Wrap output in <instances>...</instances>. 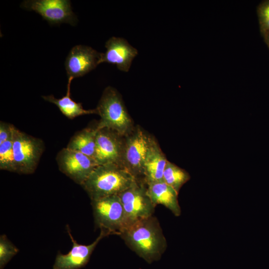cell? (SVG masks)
<instances>
[{"mask_svg": "<svg viewBox=\"0 0 269 269\" xmlns=\"http://www.w3.org/2000/svg\"><path fill=\"white\" fill-rule=\"evenodd\" d=\"M20 6L34 11L52 25L67 23L75 25L77 21L69 0H26Z\"/></svg>", "mask_w": 269, "mask_h": 269, "instance_id": "8", "label": "cell"}, {"mask_svg": "<svg viewBox=\"0 0 269 269\" xmlns=\"http://www.w3.org/2000/svg\"><path fill=\"white\" fill-rule=\"evenodd\" d=\"M12 138L0 144V169L15 172Z\"/></svg>", "mask_w": 269, "mask_h": 269, "instance_id": "19", "label": "cell"}, {"mask_svg": "<svg viewBox=\"0 0 269 269\" xmlns=\"http://www.w3.org/2000/svg\"><path fill=\"white\" fill-rule=\"evenodd\" d=\"M106 51L101 53L100 64L108 63L115 64L123 72L129 71L132 63L138 54L137 49L122 37L113 36L105 43Z\"/></svg>", "mask_w": 269, "mask_h": 269, "instance_id": "13", "label": "cell"}, {"mask_svg": "<svg viewBox=\"0 0 269 269\" xmlns=\"http://www.w3.org/2000/svg\"><path fill=\"white\" fill-rule=\"evenodd\" d=\"M95 224L107 236L120 235L125 228L123 204L118 195L91 200Z\"/></svg>", "mask_w": 269, "mask_h": 269, "instance_id": "5", "label": "cell"}, {"mask_svg": "<svg viewBox=\"0 0 269 269\" xmlns=\"http://www.w3.org/2000/svg\"><path fill=\"white\" fill-rule=\"evenodd\" d=\"M96 110L101 118L98 129L108 128L125 136L135 127L121 95L111 86L104 90Z\"/></svg>", "mask_w": 269, "mask_h": 269, "instance_id": "3", "label": "cell"}, {"mask_svg": "<svg viewBox=\"0 0 269 269\" xmlns=\"http://www.w3.org/2000/svg\"><path fill=\"white\" fill-rule=\"evenodd\" d=\"M14 126L3 122L0 123V144L13 136Z\"/></svg>", "mask_w": 269, "mask_h": 269, "instance_id": "22", "label": "cell"}, {"mask_svg": "<svg viewBox=\"0 0 269 269\" xmlns=\"http://www.w3.org/2000/svg\"><path fill=\"white\" fill-rule=\"evenodd\" d=\"M124 137L108 128L98 129L93 157L98 165L115 163L122 166Z\"/></svg>", "mask_w": 269, "mask_h": 269, "instance_id": "10", "label": "cell"}, {"mask_svg": "<svg viewBox=\"0 0 269 269\" xmlns=\"http://www.w3.org/2000/svg\"><path fill=\"white\" fill-rule=\"evenodd\" d=\"M97 131V125L94 127H88L77 132L72 137L66 147L93 158Z\"/></svg>", "mask_w": 269, "mask_h": 269, "instance_id": "17", "label": "cell"}, {"mask_svg": "<svg viewBox=\"0 0 269 269\" xmlns=\"http://www.w3.org/2000/svg\"><path fill=\"white\" fill-rule=\"evenodd\" d=\"M73 79H68L66 95L60 99L56 98L53 95L42 96L45 101L55 104L60 112L67 118L73 119L84 115L96 114V109L85 110L81 103H77L73 100L70 96L71 83Z\"/></svg>", "mask_w": 269, "mask_h": 269, "instance_id": "16", "label": "cell"}, {"mask_svg": "<svg viewBox=\"0 0 269 269\" xmlns=\"http://www.w3.org/2000/svg\"><path fill=\"white\" fill-rule=\"evenodd\" d=\"M12 140L15 172L26 174L33 173L44 150L42 140L15 127Z\"/></svg>", "mask_w": 269, "mask_h": 269, "instance_id": "6", "label": "cell"}, {"mask_svg": "<svg viewBox=\"0 0 269 269\" xmlns=\"http://www.w3.org/2000/svg\"><path fill=\"white\" fill-rule=\"evenodd\" d=\"M101 53L88 46L78 45L72 48L65 66L68 78L82 77L100 64Z\"/></svg>", "mask_w": 269, "mask_h": 269, "instance_id": "11", "label": "cell"}, {"mask_svg": "<svg viewBox=\"0 0 269 269\" xmlns=\"http://www.w3.org/2000/svg\"><path fill=\"white\" fill-rule=\"evenodd\" d=\"M148 196L156 206L162 205L168 209L175 216H179L181 211L178 200V193L163 180L146 184Z\"/></svg>", "mask_w": 269, "mask_h": 269, "instance_id": "14", "label": "cell"}, {"mask_svg": "<svg viewBox=\"0 0 269 269\" xmlns=\"http://www.w3.org/2000/svg\"><path fill=\"white\" fill-rule=\"evenodd\" d=\"M264 36L265 39V41L269 47V33L266 34Z\"/></svg>", "mask_w": 269, "mask_h": 269, "instance_id": "23", "label": "cell"}, {"mask_svg": "<svg viewBox=\"0 0 269 269\" xmlns=\"http://www.w3.org/2000/svg\"><path fill=\"white\" fill-rule=\"evenodd\" d=\"M258 11L261 30L264 35L269 33V0L261 4Z\"/></svg>", "mask_w": 269, "mask_h": 269, "instance_id": "21", "label": "cell"}, {"mask_svg": "<svg viewBox=\"0 0 269 269\" xmlns=\"http://www.w3.org/2000/svg\"><path fill=\"white\" fill-rule=\"evenodd\" d=\"M68 234L72 243V248L66 254L58 253L56 256L53 269H79L88 263L91 256L99 242L107 236L100 231L99 236L92 243L82 245L77 243L72 236L69 226L66 227Z\"/></svg>", "mask_w": 269, "mask_h": 269, "instance_id": "12", "label": "cell"}, {"mask_svg": "<svg viewBox=\"0 0 269 269\" xmlns=\"http://www.w3.org/2000/svg\"><path fill=\"white\" fill-rule=\"evenodd\" d=\"M154 138L139 126L124 137L122 166L137 181L144 182L143 165Z\"/></svg>", "mask_w": 269, "mask_h": 269, "instance_id": "4", "label": "cell"}, {"mask_svg": "<svg viewBox=\"0 0 269 269\" xmlns=\"http://www.w3.org/2000/svg\"><path fill=\"white\" fill-rule=\"evenodd\" d=\"M120 236L148 264L159 260L167 246L158 220L154 215L127 227Z\"/></svg>", "mask_w": 269, "mask_h": 269, "instance_id": "1", "label": "cell"}, {"mask_svg": "<svg viewBox=\"0 0 269 269\" xmlns=\"http://www.w3.org/2000/svg\"><path fill=\"white\" fill-rule=\"evenodd\" d=\"M190 179L189 174L184 169L168 161L165 167L162 180L179 194L182 186Z\"/></svg>", "mask_w": 269, "mask_h": 269, "instance_id": "18", "label": "cell"}, {"mask_svg": "<svg viewBox=\"0 0 269 269\" xmlns=\"http://www.w3.org/2000/svg\"><path fill=\"white\" fill-rule=\"evenodd\" d=\"M56 160L60 170L81 185L98 166L93 157L67 147L58 152Z\"/></svg>", "mask_w": 269, "mask_h": 269, "instance_id": "9", "label": "cell"}, {"mask_svg": "<svg viewBox=\"0 0 269 269\" xmlns=\"http://www.w3.org/2000/svg\"><path fill=\"white\" fill-rule=\"evenodd\" d=\"M118 195L124 210L125 228L153 215L156 206L148 195L145 182L135 180L130 187Z\"/></svg>", "mask_w": 269, "mask_h": 269, "instance_id": "7", "label": "cell"}, {"mask_svg": "<svg viewBox=\"0 0 269 269\" xmlns=\"http://www.w3.org/2000/svg\"><path fill=\"white\" fill-rule=\"evenodd\" d=\"M168 160L155 138L148 150L143 168V181L146 184L162 180Z\"/></svg>", "mask_w": 269, "mask_h": 269, "instance_id": "15", "label": "cell"}, {"mask_svg": "<svg viewBox=\"0 0 269 269\" xmlns=\"http://www.w3.org/2000/svg\"><path fill=\"white\" fill-rule=\"evenodd\" d=\"M18 251V249L8 239L6 235H1L0 237V269H3Z\"/></svg>", "mask_w": 269, "mask_h": 269, "instance_id": "20", "label": "cell"}, {"mask_svg": "<svg viewBox=\"0 0 269 269\" xmlns=\"http://www.w3.org/2000/svg\"><path fill=\"white\" fill-rule=\"evenodd\" d=\"M135 180L122 166L108 163L97 166L81 186L93 200L119 195Z\"/></svg>", "mask_w": 269, "mask_h": 269, "instance_id": "2", "label": "cell"}]
</instances>
